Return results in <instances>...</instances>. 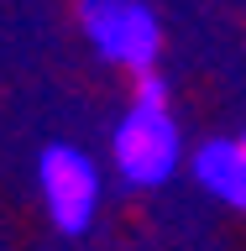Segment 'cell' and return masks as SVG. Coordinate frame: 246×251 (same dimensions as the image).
Listing matches in <instances>:
<instances>
[{
	"instance_id": "6da1fadb",
	"label": "cell",
	"mask_w": 246,
	"mask_h": 251,
	"mask_svg": "<svg viewBox=\"0 0 246 251\" xmlns=\"http://www.w3.org/2000/svg\"><path fill=\"white\" fill-rule=\"evenodd\" d=\"M79 21H84V37L100 47V58L126 63V68H152L157 47H163V31H157V16L141 5V0H84L79 5Z\"/></svg>"
},
{
	"instance_id": "7a4b0ae2",
	"label": "cell",
	"mask_w": 246,
	"mask_h": 251,
	"mask_svg": "<svg viewBox=\"0 0 246 251\" xmlns=\"http://www.w3.org/2000/svg\"><path fill=\"white\" fill-rule=\"evenodd\" d=\"M115 162L131 183H163L178 168V126L163 105H131L115 126Z\"/></svg>"
},
{
	"instance_id": "3957f363",
	"label": "cell",
	"mask_w": 246,
	"mask_h": 251,
	"mask_svg": "<svg viewBox=\"0 0 246 251\" xmlns=\"http://www.w3.org/2000/svg\"><path fill=\"white\" fill-rule=\"evenodd\" d=\"M42 199L47 215L58 220V230L79 235L94 220V204H100V173L79 147H47L42 152Z\"/></svg>"
},
{
	"instance_id": "277c9868",
	"label": "cell",
	"mask_w": 246,
	"mask_h": 251,
	"mask_svg": "<svg viewBox=\"0 0 246 251\" xmlns=\"http://www.w3.org/2000/svg\"><path fill=\"white\" fill-rule=\"evenodd\" d=\"M194 178L215 199L246 209V147L241 141H204L199 152H194Z\"/></svg>"
},
{
	"instance_id": "5b68a950",
	"label": "cell",
	"mask_w": 246,
	"mask_h": 251,
	"mask_svg": "<svg viewBox=\"0 0 246 251\" xmlns=\"http://www.w3.org/2000/svg\"><path fill=\"white\" fill-rule=\"evenodd\" d=\"M137 105H168V89H163V78L147 74V68H141V84H137Z\"/></svg>"
},
{
	"instance_id": "8992f818",
	"label": "cell",
	"mask_w": 246,
	"mask_h": 251,
	"mask_svg": "<svg viewBox=\"0 0 246 251\" xmlns=\"http://www.w3.org/2000/svg\"><path fill=\"white\" fill-rule=\"evenodd\" d=\"M241 147H246V136H241Z\"/></svg>"
}]
</instances>
